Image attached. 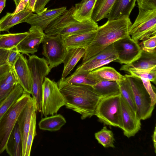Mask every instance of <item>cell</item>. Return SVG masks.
I'll use <instances>...</instances> for the list:
<instances>
[{
    "mask_svg": "<svg viewBox=\"0 0 156 156\" xmlns=\"http://www.w3.org/2000/svg\"><path fill=\"white\" fill-rule=\"evenodd\" d=\"M124 76L131 87L138 117L141 120L149 118L151 116L154 106L152 105L150 96L141 78L131 74Z\"/></svg>",
    "mask_w": 156,
    "mask_h": 156,
    "instance_id": "9c48e42d",
    "label": "cell"
},
{
    "mask_svg": "<svg viewBox=\"0 0 156 156\" xmlns=\"http://www.w3.org/2000/svg\"><path fill=\"white\" fill-rule=\"evenodd\" d=\"M28 55V65L31 77L32 98L35 103L37 111L40 112L43 83L45 77L51 69L44 57L40 58L34 55Z\"/></svg>",
    "mask_w": 156,
    "mask_h": 156,
    "instance_id": "277c9868",
    "label": "cell"
},
{
    "mask_svg": "<svg viewBox=\"0 0 156 156\" xmlns=\"http://www.w3.org/2000/svg\"><path fill=\"white\" fill-rule=\"evenodd\" d=\"M92 87L95 91L102 97L120 94L119 85L117 81H101Z\"/></svg>",
    "mask_w": 156,
    "mask_h": 156,
    "instance_id": "484cf974",
    "label": "cell"
},
{
    "mask_svg": "<svg viewBox=\"0 0 156 156\" xmlns=\"http://www.w3.org/2000/svg\"><path fill=\"white\" fill-rule=\"evenodd\" d=\"M138 8L146 10H156V0H136Z\"/></svg>",
    "mask_w": 156,
    "mask_h": 156,
    "instance_id": "f35d334b",
    "label": "cell"
},
{
    "mask_svg": "<svg viewBox=\"0 0 156 156\" xmlns=\"http://www.w3.org/2000/svg\"><path fill=\"white\" fill-rule=\"evenodd\" d=\"M120 102L124 135L128 138L134 136L140 129L141 120L121 95Z\"/></svg>",
    "mask_w": 156,
    "mask_h": 156,
    "instance_id": "7c38bea8",
    "label": "cell"
},
{
    "mask_svg": "<svg viewBox=\"0 0 156 156\" xmlns=\"http://www.w3.org/2000/svg\"><path fill=\"white\" fill-rule=\"evenodd\" d=\"M96 30L87 33L69 35H61L67 51L73 48L86 50L93 40Z\"/></svg>",
    "mask_w": 156,
    "mask_h": 156,
    "instance_id": "d6986e66",
    "label": "cell"
},
{
    "mask_svg": "<svg viewBox=\"0 0 156 156\" xmlns=\"http://www.w3.org/2000/svg\"><path fill=\"white\" fill-rule=\"evenodd\" d=\"M86 50L82 48L71 49L68 51L63 61L64 68L61 79L66 77L81 58Z\"/></svg>",
    "mask_w": 156,
    "mask_h": 156,
    "instance_id": "cb8c5ba5",
    "label": "cell"
},
{
    "mask_svg": "<svg viewBox=\"0 0 156 156\" xmlns=\"http://www.w3.org/2000/svg\"><path fill=\"white\" fill-rule=\"evenodd\" d=\"M87 78L96 83L102 80L119 81L125 79L113 68L104 66L93 70L87 74Z\"/></svg>",
    "mask_w": 156,
    "mask_h": 156,
    "instance_id": "ffe728a7",
    "label": "cell"
},
{
    "mask_svg": "<svg viewBox=\"0 0 156 156\" xmlns=\"http://www.w3.org/2000/svg\"><path fill=\"white\" fill-rule=\"evenodd\" d=\"M36 111H35L32 116L30 130L27 135L24 156H30L31 147L35 136L37 135L36 132Z\"/></svg>",
    "mask_w": 156,
    "mask_h": 156,
    "instance_id": "e575fe53",
    "label": "cell"
},
{
    "mask_svg": "<svg viewBox=\"0 0 156 156\" xmlns=\"http://www.w3.org/2000/svg\"><path fill=\"white\" fill-rule=\"evenodd\" d=\"M138 9V15L129 31L131 38L137 42L156 35V10Z\"/></svg>",
    "mask_w": 156,
    "mask_h": 156,
    "instance_id": "ba28073f",
    "label": "cell"
},
{
    "mask_svg": "<svg viewBox=\"0 0 156 156\" xmlns=\"http://www.w3.org/2000/svg\"><path fill=\"white\" fill-rule=\"evenodd\" d=\"M12 69L18 83L25 92L32 94V80L28 60L20 53Z\"/></svg>",
    "mask_w": 156,
    "mask_h": 156,
    "instance_id": "5bb4252c",
    "label": "cell"
},
{
    "mask_svg": "<svg viewBox=\"0 0 156 156\" xmlns=\"http://www.w3.org/2000/svg\"><path fill=\"white\" fill-rule=\"evenodd\" d=\"M127 73L138 77L147 79L150 82H153L154 84H156V67L150 70H129Z\"/></svg>",
    "mask_w": 156,
    "mask_h": 156,
    "instance_id": "d590c367",
    "label": "cell"
},
{
    "mask_svg": "<svg viewBox=\"0 0 156 156\" xmlns=\"http://www.w3.org/2000/svg\"><path fill=\"white\" fill-rule=\"evenodd\" d=\"M118 55L116 62L121 64H129L140 56L142 49L138 42L129 35L119 39L113 43Z\"/></svg>",
    "mask_w": 156,
    "mask_h": 156,
    "instance_id": "8fae6325",
    "label": "cell"
},
{
    "mask_svg": "<svg viewBox=\"0 0 156 156\" xmlns=\"http://www.w3.org/2000/svg\"><path fill=\"white\" fill-rule=\"evenodd\" d=\"M35 111H36L35 103L31 97L20 113L17 121L22 139V156H24L27 138L30 130L31 119L33 114Z\"/></svg>",
    "mask_w": 156,
    "mask_h": 156,
    "instance_id": "2e32d148",
    "label": "cell"
},
{
    "mask_svg": "<svg viewBox=\"0 0 156 156\" xmlns=\"http://www.w3.org/2000/svg\"><path fill=\"white\" fill-rule=\"evenodd\" d=\"M29 0H21L13 13L15 14L23 10L27 6Z\"/></svg>",
    "mask_w": 156,
    "mask_h": 156,
    "instance_id": "ee69618b",
    "label": "cell"
},
{
    "mask_svg": "<svg viewBox=\"0 0 156 156\" xmlns=\"http://www.w3.org/2000/svg\"><path fill=\"white\" fill-rule=\"evenodd\" d=\"M33 11L25 7L22 11L15 14L7 12L0 19V31H7L12 27L22 23H25L28 16Z\"/></svg>",
    "mask_w": 156,
    "mask_h": 156,
    "instance_id": "44dd1931",
    "label": "cell"
},
{
    "mask_svg": "<svg viewBox=\"0 0 156 156\" xmlns=\"http://www.w3.org/2000/svg\"><path fill=\"white\" fill-rule=\"evenodd\" d=\"M96 139L98 143L105 148L115 147V139L112 132L104 126L100 131L94 134Z\"/></svg>",
    "mask_w": 156,
    "mask_h": 156,
    "instance_id": "836d02e7",
    "label": "cell"
},
{
    "mask_svg": "<svg viewBox=\"0 0 156 156\" xmlns=\"http://www.w3.org/2000/svg\"><path fill=\"white\" fill-rule=\"evenodd\" d=\"M36 0H29L26 7L34 12V5Z\"/></svg>",
    "mask_w": 156,
    "mask_h": 156,
    "instance_id": "f6af8a7d",
    "label": "cell"
},
{
    "mask_svg": "<svg viewBox=\"0 0 156 156\" xmlns=\"http://www.w3.org/2000/svg\"><path fill=\"white\" fill-rule=\"evenodd\" d=\"M28 34V31L2 34L0 37V49L10 50L16 47Z\"/></svg>",
    "mask_w": 156,
    "mask_h": 156,
    "instance_id": "f546056e",
    "label": "cell"
},
{
    "mask_svg": "<svg viewBox=\"0 0 156 156\" xmlns=\"http://www.w3.org/2000/svg\"><path fill=\"white\" fill-rule=\"evenodd\" d=\"M10 50L0 49V66L7 64V59Z\"/></svg>",
    "mask_w": 156,
    "mask_h": 156,
    "instance_id": "b9f144b4",
    "label": "cell"
},
{
    "mask_svg": "<svg viewBox=\"0 0 156 156\" xmlns=\"http://www.w3.org/2000/svg\"><path fill=\"white\" fill-rule=\"evenodd\" d=\"M136 0H116L106 18L114 20L129 17Z\"/></svg>",
    "mask_w": 156,
    "mask_h": 156,
    "instance_id": "7402d4cb",
    "label": "cell"
},
{
    "mask_svg": "<svg viewBox=\"0 0 156 156\" xmlns=\"http://www.w3.org/2000/svg\"><path fill=\"white\" fill-rule=\"evenodd\" d=\"M90 0H82L80 2L82 3L84 2L88 1Z\"/></svg>",
    "mask_w": 156,
    "mask_h": 156,
    "instance_id": "681fc988",
    "label": "cell"
},
{
    "mask_svg": "<svg viewBox=\"0 0 156 156\" xmlns=\"http://www.w3.org/2000/svg\"><path fill=\"white\" fill-rule=\"evenodd\" d=\"M141 78L145 88L150 96L152 105L154 106L156 103V94L153 88L150 81L146 78Z\"/></svg>",
    "mask_w": 156,
    "mask_h": 156,
    "instance_id": "74e56055",
    "label": "cell"
},
{
    "mask_svg": "<svg viewBox=\"0 0 156 156\" xmlns=\"http://www.w3.org/2000/svg\"><path fill=\"white\" fill-rule=\"evenodd\" d=\"M116 0H97L91 16L95 22L106 18Z\"/></svg>",
    "mask_w": 156,
    "mask_h": 156,
    "instance_id": "f1b7e54d",
    "label": "cell"
},
{
    "mask_svg": "<svg viewBox=\"0 0 156 156\" xmlns=\"http://www.w3.org/2000/svg\"><path fill=\"white\" fill-rule=\"evenodd\" d=\"M22 137L17 122L9 138L5 150L10 156H22Z\"/></svg>",
    "mask_w": 156,
    "mask_h": 156,
    "instance_id": "603a6c76",
    "label": "cell"
},
{
    "mask_svg": "<svg viewBox=\"0 0 156 156\" xmlns=\"http://www.w3.org/2000/svg\"><path fill=\"white\" fill-rule=\"evenodd\" d=\"M114 57H118V55L112 44L86 61L82 63L78 66L75 71L70 76L88 73L91 71L92 67L97 62L108 58Z\"/></svg>",
    "mask_w": 156,
    "mask_h": 156,
    "instance_id": "ac0fdd59",
    "label": "cell"
},
{
    "mask_svg": "<svg viewBox=\"0 0 156 156\" xmlns=\"http://www.w3.org/2000/svg\"><path fill=\"white\" fill-rule=\"evenodd\" d=\"M132 23L129 17L108 20L98 27L95 37L86 50L82 63L102 51L116 41L129 35Z\"/></svg>",
    "mask_w": 156,
    "mask_h": 156,
    "instance_id": "7a4b0ae2",
    "label": "cell"
},
{
    "mask_svg": "<svg viewBox=\"0 0 156 156\" xmlns=\"http://www.w3.org/2000/svg\"><path fill=\"white\" fill-rule=\"evenodd\" d=\"M28 32L16 47L20 53L27 55L30 54L33 55L37 51L45 34L41 28L37 26H31Z\"/></svg>",
    "mask_w": 156,
    "mask_h": 156,
    "instance_id": "4fadbf2b",
    "label": "cell"
},
{
    "mask_svg": "<svg viewBox=\"0 0 156 156\" xmlns=\"http://www.w3.org/2000/svg\"><path fill=\"white\" fill-rule=\"evenodd\" d=\"M156 126L154 128V129L152 136V140L153 143L154 147V152L156 153Z\"/></svg>",
    "mask_w": 156,
    "mask_h": 156,
    "instance_id": "bcb514c9",
    "label": "cell"
},
{
    "mask_svg": "<svg viewBox=\"0 0 156 156\" xmlns=\"http://www.w3.org/2000/svg\"><path fill=\"white\" fill-rule=\"evenodd\" d=\"M142 50L148 52L156 50V35L151 36L143 41L141 47Z\"/></svg>",
    "mask_w": 156,
    "mask_h": 156,
    "instance_id": "8d00e7d4",
    "label": "cell"
},
{
    "mask_svg": "<svg viewBox=\"0 0 156 156\" xmlns=\"http://www.w3.org/2000/svg\"><path fill=\"white\" fill-rule=\"evenodd\" d=\"M11 69V68L8 64L0 66V81Z\"/></svg>",
    "mask_w": 156,
    "mask_h": 156,
    "instance_id": "7bdbcfd3",
    "label": "cell"
},
{
    "mask_svg": "<svg viewBox=\"0 0 156 156\" xmlns=\"http://www.w3.org/2000/svg\"><path fill=\"white\" fill-rule=\"evenodd\" d=\"M24 92L22 87L18 83L9 95L0 102V120Z\"/></svg>",
    "mask_w": 156,
    "mask_h": 156,
    "instance_id": "83f0119b",
    "label": "cell"
},
{
    "mask_svg": "<svg viewBox=\"0 0 156 156\" xmlns=\"http://www.w3.org/2000/svg\"><path fill=\"white\" fill-rule=\"evenodd\" d=\"M2 34H0V37L2 36Z\"/></svg>",
    "mask_w": 156,
    "mask_h": 156,
    "instance_id": "f907efd6",
    "label": "cell"
},
{
    "mask_svg": "<svg viewBox=\"0 0 156 156\" xmlns=\"http://www.w3.org/2000/svg\"><path fill=\"white\" fill-rule=\"evenodd\" d=\"M120 96V94L102 97L96 107L94 115L104 124L122 129Z\"/></svg>",
    "mask_w": 156,
    "mask_h": 156,
    "instance_id": "8992f818",
    "label": "cell"
},
{
    "mask_svg": "<svg viewBox=\"0 0 156 156\" xmlns=\"http://www.w3.org/2000/svg\"><path fill=\"white\" fill-rule=\"evenodd\" d=\"M74 6L65 11L51 22L44 30L47 34L69 35L84 33L96 30L98 23L92 19L80 22L72 16Z\"/></svg>",
    "mask_w": 156,
    "mask_h": 156,
    "instance_id": "3957f363",
    "label": "cell"
},
{
    "mask_svg": "<svg viewBox=\"0 0 156 156\" xmlns=\"http://www.w3.org/2000/svg\"><path fill=\"white\" fill-rule=\"evenodd\" d=\"M20 53L16 47L10 50L7 59V63L11 68Z\"/></svg>",
    "mask_w": 156,
    "mask_h": 156,
    "instance_id": "ab89813d",
    "label": "cell"
},
{
    "mask_svg": "<svg viewBox=\"0 0 156 156\" xmlns=\"http://www.w3.org/2000/svg\"><path fill=\"white\" fill-rule=\"evenodd\" d=\"M15 4L16 8L18 6V5L20 1L21 0H13Z\"/></svg>",
    "mask_w": 156,
    "mask_h": 156,
    "instance_id": "c3c4849f",
    "label": "cell"
},
{
    "mask_svg": "<svg viewBox=\"0 0 156 156\" xmlns=\"http://www.w3.org/2000/svg\"><path fill=\"white\" fill-rule=\"evenodd\" d=\"M31 98L30 94L24 91L0 120V154L5 150L18 118Z\"/></svg>",
    "mask_w": 156,
    "mask_h": 156,
    "instance_id": "5b68a950",
    "label": "cell"
},
{
    "mask_svg": "<svg viewBox=\"0 0 156 156\" xmlns=\"http://www.w3.org/2000/svg\"><path fill=\"white\" fill-rule=\"evenodd\" d=\"M156 67V50L148 52L142 50L140 55L131 63L122 66L120 70L127 72L131 70H150Z\"/></svg>",
    "mask_w": 156,
    "mask_h": 156,
    "instance_id": "e0dca14e",
    "label": "cell"
},
{
    "mask_svg": "<svg viewBox=\"0 0 156 156\" xmlns=\"http://www.w3.org/2000/svg\"><path fill=\"white\" fill-rule=\"evenodd\" d=\"M6 0H0V14L5 6Z\"/></svg>",
    "mask_w": 156,
    "mask_h": 156,
    "instance_id": "7dc6e473",
    "label": "cell"
},
{
    "mask_svg": "<svg viewBox=\"0 0 156 156\" xmlns=\"http://www.w3.org/2000/svg\"><path fill=\"white\" fill-rule=\"evenodd\" d=\"M96 1L90 0L76 4L72 14L73 18L80 22L92 19L91 16Z\"/></svg>",
    "mask_w": 156,
    "mask_h": 156,
    "instance_id": "d4e9b609",
    "label": "cell"
},
{
    "mask_svg": "<svg viewBox=\"0 0 156 156\" xmlns=\"http://www.w3.org/2000/svg\"><path fill=\"white\" fill-rule=\"evenodd\" d=\"M18 83L12 69L0 81V102L9 95Z\"/></svg>",
    "mask_w": 156,
    "mask_h": 156,
    "instance_id": "4dcf8cb0",
    "label": "cell"
},
{
    "mask_svg": "<svg viewBox=\"0 0 156 156\" xmlns=\"http://www.w3.org/2000/svg\"><path fill=\"white\" fill-rule=\"evenodd\" d=\"M51 0H36L33 12L38 13L43 11L46 4Z\"/></svg>",
    "mask_w": 156,
    "mask_h": 156,
    "instance_id": "60d3db41",
    "label": "cell"
},
{
    "mask_svg": "<svg viewBox=\"0 0 156 156\" xmlns=\"http://www.w3.org/2000/svg\"><path fill=\"white\" fill-rule=\"evenodd\" d=\"M66 7L52 9L44 8L41 12L32 13L27 19L25 23L31 26H37L44 30L47 27L66 10Z\"/></svg>",
    "mask_w": 156,
    "mask_h": 156,
    "instance_id": "9a60e30c",
    "label": "cell"
},
{
    "mask_svg": "<svg viewBox=\"0 0 156 156\" xmlns=\"http://www.w3.org/2000/svg\"><path fill=\"white\" fill-rule=\"evenodd\" d=\"M87 73L77 74L69 76L64 79H60L57 83L59 90L69 84L75 85L85 84L93 86L96 83L88 79Z\"/></svg>",
    "mask_w": 156,
    "mask_h": 156,
    "instance_id": "1f68e13d",
    "label": "cell"
},
{
    "mask_svg": "<svg viewBox=\"0 0 156 156\" xmlns=\"http://www.w3.org/2000/svg\"><path fill=\"white\" fill-rule=\"evenodd\" d=\"M66 123L65 119L62 115L55 114L42 118L38 126L41 129L55 131L59 130Z\"/></svg>",
    "mask_w": 156,
    "mask_h": 156,
    "instance_id": "4316f807",
    "label": "cell"
},
{
    "mask_svg": "<svg viewBox=\"0 0 156 156\" xmlns=\"http://www.w3.org/2000/svg\"><path fill=\"white\" fill-rule=\"evenodd\" d=\"M67 108L81 115L83 120L94 115L96 107L101 96L92 86L85 84H68L60 89Z\"/></svg>",
    "mask_w": 156,
    "mask_h": 156,
    "instance_id": "6da1fadb",
    "label": "cell"
},
{
    "mask_svg": "<svg viewBox=\"0 0 156 156\" xmlns=\"http://www.w3.org/2000/svg\"><path fill=\"white\" fill-rule=\"evenodd\" d=\"M65 104V98L57 83L45 77L42 87L41 118L56 114Z\"/></svg>",
    "mask_w": 156,
    "mask_h": 156,
    "instance_id": "52a82bcc",
    "label": "cell"
},
{
    "mask_svg": "<svg viewBox=\"0 0 156 156\" xmlns=\"http://www.w3.org/2000/svg\"><path fill=\"white\" fill-rule=\"evenodd\" d=\"M42 43V54L51 70L63 63L68 51L61 35L45 34Z\"/></svg>",
    "mask_w": 156,
    "mask_h": 156,
    "instance_id": "30bf717a",
    "label": "cell"
},
{
    "mask_svg": "<svg viewBox=\"0 0 156 156\" xmlns=\"http://www.w3.org/2000/svg\"><path fill=\"white\" fill-rule=\"evenodd\" d=\"M125 78L124 80L117 81L119 85L120 94L133 110L136 113L133 90L129 82L125 76Z\"/></svg>",
    "mask_w": 156,
    "mask_h": 156,
    "instance_id": "d6a6232c",
    "label": "cell"
}]
</instances>
